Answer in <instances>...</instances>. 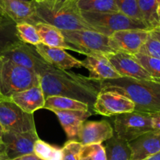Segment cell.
<instances>
[{
  "label": "cell",
  "mask_w": 160,
  "mask_h": 160,
  "mask_svg": "<svg viewBox=\"0 0 160 160\" xmlns=\"http://www.w3.org/2000/svg\"><path fill=\"white\" fill-rule=\"evenodd\" d=\"M38 78L45 98L53 95L67 97L88 104L92 109L101 91L99 81L53 67L38 74Z\"/></svg>",
  "instance_id": "cell-1"
},
{
  "label": "cell",
  "mask_w": 160,
  "mask_h": 160,
  "mask_svg": "<svg viewBox=\"0 0 160 160\" xmlns=\"http://www.w3.org/2000/svg\"><path fill=\"white\" fill-rule=\"evenodd\" d=\"M100 89L124 95L133 102L136 112L148 114L160 112L159 81L120 78L100 81Z\"/></svg>",
  "instance_id": "cell-2"
},
{
  "label": "cell",
  "mask_w": 160,
  "mask_h": 160,
  "mask_svg": "<svg viewBox=\"0 0 160 160\" xmlns=\"http://www.w3.org/2000/svg\"><path fill=\"white\" fill-rule=\"evenodd\" d=\"M38 23H46L64 31H95L83 20L76 6L55 7L46 1L35 2V17L33 25Z\"/></svg>",
  "instance_id": "cell-3"
},
{
  "label": "cell",
  "mask_w": 160,
  "mask_h": 160,
  "mask_svg": "<svg viewBox=\"0 0 160 160\" xmlns=\"http://www.w3.org/2000/svg\"><path fill=\"white\" fill-rule=\"evenodd\" d=\"M38 85L39 78L35 72L0 56V98L10 99L15 94Z\"/></svg>",
  "instance_id": "cell-4"
},
{
  "label": "cell",
  "mask_w": 160,
  "mask_h": 160,
  "mask_svg": "<svg viewBox=\"0 0 160 160\" xmlns=\"http://www.w3.org/2000/svg\"><path fill=\"white\" fill-rule=\"evenodd\" d=\"M81 17L95 31L109 36L112 33L123 30H145L150 28L142 20H134L120 12H81Z\"/></svg>",
  "instance_id": "cell-5"
},
{
  "label": "cell",
  "mask_w": 160,
  "mask_h": 160,
  "mask_svg": "<svg viewBox=\"0 0 160 160\" xmlns=\"http://www.w3.org/2000/svg\"><path fill=\"white\" fill-rule=\"evenodd\" d=\"M62 31L66 42L77 50V52L88 56L94 53L109 54L115 52L109 44V37L95 31Z\"/></svg>",
  "instance_id": "cell-6"
},
{
  "label": "cell",
  "mask_w": 160,
  "mask_h": 160,
  "mask_svg": "<svg viewBox=\"0 0 160 160\" xmlns=\"http://www.w3.org/2000/svg\"><path fill=\"white\" fill-rule=\"evenodd\" d=\"M113 122L116 135L128 142L153 130L152 115L145 112L133 111L120 114Z\"/></svg>",
  "instance_id": "cell-7"
},
{
  "label": "cell",
  "mask_w": 160,
  "mask_h": 160,
  "mask_svg": "<svg viewBox=\"0 0 160 160\" xmlns=\"http://www.w3.org/2000/svg\"><path fill=\"white\" fill-rule=\"evenodd\" d=\"M0 123L4 132L23 133L36 130L33 114L23 112L10 99L0 98Z\"/></svg>",
  "instance_id": "cell-8"
},
{
  "label": "cell",
  "mask_w": 160,
  "mask_h": 160,
  "mask_svg": "<svg viewBox=\"0 0 160 160\" xmlns=\"http://www.w3.org/2000/svg\"><path fill=\"white\" fill-rule=\"evenodd\" d=\"M96 114L112 117L134 111V104L128 98L115 92L101 91L92 106Z\"/></svg>",
  "instance_id": "cell-9"
},
{
  "label": "cell",
  "mask_w": 160,
  "mask_h": 160,
  "mask_svg": "<svg viewBox=\"0 0 160 160\" xmlns=\"http://www.w3.org/2000/svg\"><path fill=\"white\" fill-rule=\"evenodd\" d=\"M1 56L16 65L33 70L38 75L52 67L41 57L34 46L23 42L3 53Z\"/></svg>",
  "instance_id": "cell-10"
},
{
  "label": "cell",
  "mask_w": 160,
  "mask_h": 160,
  "mask_svg": "<svg viewBox=\"0 0 160 160\" xmlns=\"http://www.w3.org/2000/svg\"><path fill=\"white\" fill-rule=\"evenodd\" d=\"M149 36V31L123 30L116 31L109 36V44L115 52L134 56L139 52Z\"/></svg>",
  "instance_id": "cell-11"
},
{
  "label": "cell",
  "mask_w": 160,
  "mask_h": 160,
  "mask_svg": "<svg viewBox=\"0 0 160 160\" xmlns=\"http://www.w3.org/2000/svg\"><path fill=\"white\" fill-rule=\"evenodd\" d=\"M38 139L39 138L35 130L23 133L4 132L1 141L4 144L7 156L13 160L34 153V145Z\"/></svg>",
  "instance_id": "cell-12"
},
{
  "label": "cell",
  "mask_w": 160,
  "mask_h": 160,
  "mask_svg": "<svg viewBox=\"0 0 160 160\" xmlns=\"http://www.w3.org/2000/svg\"><path fill=\"white\" fill-rule=\"evenodd\" d=\"M106 56L121 78L159 81L153 78L144 69V67L138 62L134 56L122 52H112L106 54Z\"/></svg>",
  "instance_id": "cell-13"
},
{
  "label": "cell",
  "mask_w": 160,
  "mask_h": 160,
  "mask_svg": "<svg viewBox=\"0 0 160 160\" xmlns=\"http://www.w3.org/2000/svg\"><path fill=\"white\" fill-rule=\"evenodd\" d=\"M114 130L107 120L83 122L78 131L77 142L82 145L91 144H102L111 138Z\"/></svg>",
  "instance_id": "cell-14"
},
{
  "label": "cell",
  "mask_w": 160,
  "mask_h": 160,
  "mask_svg": "<svg viewBox=\"0 0 160 160\" xmlns=\"http://www.w3.org/2000/svg\"><path fill=\"white\" fill-rule=\"evenodd\" d=\"M81 62L82 67L88 70L91 79L102 81L121 78L105 54L88 55Z\"/></svg>",
  "instance_id": "cell-15"
},
{
  "label": "cell",
  "mask_w": 160,
  "mask_h": 160,
  "mask_svg": "<svg viewBox=\"0 0 160 160\" xmlns=\"http://www.w3.org/2000/svg\"><path fill=\"white\" fill-rule=\"evenodd\" d=\"M34 48L41 57L52 67L62 70H67L73 67H81V60L72 56L64 49L59 48H52L44 44H40Z\"/></svg>",
  "instance_id": "cell-16"
},
{
  "label": "cell",
  "mask_w": 160,
  "mask_h": 160,
  "mask_svg": "<svg viewBox=\"0 0 160 160\" xmlns=\"http://www.w3.org/2000/svg\"><path fill=\"white\" fill-rule=\"evenodd\" d=\"M131 160H142L160 152V131L152 130L129 142Z\"/></svg>",
  "instance_id": "cell-17"
},
{
  "label": "cell",
  "mask_w": 160,
  "mask_h": 160,
  "mask_svg": "<svg viewBox=\"0 0 160 160\" xmlns=\"http://www.w3.org/2000/svg\"><path fill=\"white\" fill-rule=\"evenodd\" d=\"M0 7L14 23L27 22L34 24L35 17L34 0H0Z\"/></svg>",
  "instance_id": "cell-18"
},
{
  "label": "cell",
  "mask_w": 160,
  "mask_h": 160,
  "mask_svg": "<svg viewBox=\"0 0 160 160\" xmlns=\"http://www.w3.org/2000/svg\"><path fill=\"white\" fill-rule=\"evenodd\" d=\"M17 106L27 113L33 114L36 110L44 109L45 98L40 85L15 94L10 98Z\"/></svg>",
  "instance_id": "cell-19"
},
{
  "label": "cell",
  "mask_w": 160,
  "mask_h": 160,
  "mask_svg": "<svg viewBox=\"0 0 160 160\" xmlns=\"http://www.w3.org/2000/svg\"><path fill=\"white\" fill-rule=\"evenodd\" d=\"M59 119L69 140L77 141L78 131L83 122L92 115V111L53 110Z\"/></svg>",
  "instance_id": "cell-20"
},
{
  "label": "cell",
  "mask_w": 160,
  "mask_h": 160,
  "mask_svg": "<svg viewBox=\"0 0 160 160\" xmlns=\"http://www.w3.org/2000/svg\"><path fill=\"white\" fill-rule=\"evenodd\" d=\"M34 26L38 32L42 44L52 48L71 50L77 52V50L66 42L60 30L43 23H38Z\"/></svg>",
  "instance_id": "cell-21"
},
{
  "label": "cell",
  "mask_w": 160,
  "mask_h": 160,
  "mask_svg": "<svg viewBox=\"0 0 160 160\" xmlns=\"http://www.w3.org/2000/svg\"><path fill=\"white\" fill-rule=\"evenodd\" d=\"M106 159L107 160H131V149L129 142L112 136L106 142Z\"/></svg>",
  "instance_id": "cell-22"
},
{
  "label": "cell",
  "mask_w": 160,
  "mask_h": 160,
  "mask_svg": "<svg viewBox=\"0 0 160 160\" xmlns=\"http://www.w3.org/2000/svg\"><path fill=\"white\" fill-rule=\"evenodd\" d=\"M44 109L48 110H73V111H91L88 104L67 98V97L53 95L45 98Z\"/></svg>",
  "instance_id": "cell-23"
},
{
  "label": "cell",
  "mask_w": 160,
  "mask_h": 160,
  "mask_svg": "<svg viewBox=\"0 0 160 160\" xmlns=\"http://www.w3.org/2000/svg\"><path fill=\"white\" fill-rule=\"evenodd\" d=\"M76 6L78 10L81 12H120L115 0H78Z\"/></svg>",
  "instance_id": "cell-24"
},
{
  "label": "cell",
  "mask_w": 160,
  "mask_h": 160,
  "mask_svg": "<svg viewBox=\"0 0 160 160\" xmlns=\"http://www.w3.org/2000/svg\"><path fill=\"white\" fill-rule=\"evenodd\" d=\"M143 21L150 30L159 28L157 0H137Z\"/></svg>",
  "instance_id": "cell-25"
},
{
  "label": "cell",
  "mask_w": 160,
  "mask_h": 160,
  "mask_svg": "<svg viewBox=\"0 0 160 160\" xmlns=\"http://www.w3.org/2000/svg\"><path fill=\"white\" fill-rule=\"evenodd\" d=\"M22 43L17 35L16 23L0 26V56Z\"/></svg>",
  "instance_id": "cell-26"
},
{
  "label": "cell",
  "mask_w": 160,
  "mask_h": 160,
  "mask_svg": "<svg viewBox=\"0 0 160 160\" xmlns=\"http://www.w3.org/2000/svg\"><path fill=\"white\" fill-rule=\"evenodd\" d=\"M17 35L23 43L36 46L42 43V40L35 26L27 22L16 23Z\"/></svg>",
  "instance_id": "cell-27"
},
{
  "label": "cell",
  "mask_w": 160,
  "mask_h": 160,
  "mask_svg": "<svg viewBox=\"0 0 160 160\" xmlns=\"http://www.w3.org/2000/svg\"><path fill=\"white\" fill-rule=\"evenodd\" d=\"M34 154L42 160H62L61 148L52 146L41 139H38L34 143Z\"/></svg>",
  "instance_id": "cell-28"
},
{
  "label": "cell",
  "mask_w": 160,
  "mask_h": 160,
  "mask_svg": "<svg viewBox=\"0 0 160 160\" xmlns=\"http://www.w3.org/2000/svg\"><path fill=\"white\" fill-rule=\"evenodd\" d=\"M79 160H107L105 147L102 144L82 145L79 152Z\"/></svg>",
  "instance_id": "cell-29"
},
{
  "label": "cell",
  "mask_w": 160,
  "mask_h": 160,
  "mask_svg": "<svg viewBox=\"0 0 160 160\" xmlns=\"http://www.w3.org/2000/svg\"><path fill=\"white\" fill-rule=\"evenodd\" d=\"M134 57L153 78L160 81V59L140 53L134 55Z\"/></svg>",
  "instance_id": "cell-30"
},
{
  "label": "cell",
  "mask_w": 160,
  "mask_h": 160,
  "mask_svg": "<svg viewBox=\"0 0 160 160\" xmlns=\"http://www.w3.org/2000/svg\"><path fill=\"white\" fill-rule=\"evenodd\" d=\"M115 2L119 11L121 13L134 20L143 21L137 0H115Z\"/></svg>",
  "instance_id": "cell-31"
},
{
  "label": "cell",
  "mask_w": 160,
  "mask_h": 160,
  "mask_svg": "<svg viewBox=\"0 0 160 160\" xmlns=\"http://www.w3.org/2000/svg\"><path fill=\"white\" fill-rule=\"evenodd\" d=\"M81 145L77 141H67L61 148L62 152V160H79V152Z\"/></svg>",
  "instance_id": "cell-32"
},
{
  "label": "cell",
  "mask_w": 160,
  "mask_h": 160,
  "mask_svg": "<svg viewBox=\"0 0 160 160\" xmlns=\"http://www.w3.org/2000/svg\"><path fill=\"white\" fill-rule=\"evenodd\" d=\"M138 53L160 59V42L152 37L149 34L148 39L142 45Z\"/></svg>",
  "instance_id": "cell-33"
},
{
  "label": "cell",
  "mask_w": 160,
  "mask_h": 160,
  "mask_svg": "<svg viewBox=\"0 0 160 160\" xmlns=\"http://www.w3.org/2000/svg\"><path fill=\"white\" fill-rule=\"evenodd\" d=\"M151 115L153 130H158V131H160V112L151 114Z\"/></svg>",
  "instance_id": "cell-34"
},
{
  "label": "cell",
  "mask_w": 160,
  "mask_h": 160,
  "mask_svg": "<svg viewBox=\"0 0 160 160\" xmlns=\"http://www.w3.org/2000/svg\"><path fill=\"white\" fill-rule=\"evenodd\" d=\"M78 1V0H56L53 6L59 7V6H76V3Z\"/></svg>",
  "instance_id": "cell-35"
},
{
  "label": "cell",
  "mask_w": 160,
  "mask_h": 160,
  "mask_svg": "<svg viewBox=\"0 0 160 160\" xmlns=\"http://www.w3.org/2000/svg\"><path fill=\"white\" fill-rule=\"evenodd\" d=\"M14 23V22L6 15V12L0 7V26L9 24V23Z\"/></svg>",
  "instance_id": "cell-36"
},
{
  "label": "cell",
  "mask_w": 160,
  "mask_h": 160,
  "mask_svg": "<svg viewBox=\"0 0 160 160\" xmlns=\"http://www.w3.org/2000/svg\"><path fill=\"white\" fill-rule=\"evenodd\" d=\"M13 160H42V159H40L39 157H38L35 154L32 153V154L26 155V156H21V157L17 158V159H15Z\"/></svg>",
  "instance_id": "cell-37"
},
{
  "label": "cell",
  "mask_w": 160,
  "mask_h": 160,
  "mask_svg": "<svg viewBox=\"0 0 160 160\" xmlns=\"http://www.w3.org/2000/svg\"><path fill=\"white\" fill-rule=\"evenodd\" d=\"M150 35L160 42V28H156L149 31Z\"/></svg>",
  "instance_id": "cell-38"
},
{
  "label": "cell",
  "mask_w": 160,
  "mask_h": 160,
  "mask_svg": "<svg viewBox=\"0 0 160 160\" xmlns=\"http://www.w3.org/2000/svg\"><path fill=\"white\" fill-rule=\"evenodd\" d=\"M142 160H160V152L156 153V154L153 155V156H151L149 157L145 158V159Z\"/></svg>",
  "instance_id": "cell-39"
},
{
  "label": "cell",
  "mask_w": 160,
  "mask_h": 160,
  "mask_svg": "<svg viewBox=\"0 0 160 160\" xmlns=\"http://www.w3.org/2000/svg\"><path fill=\"white\" fill-rule=\"evenodd\" d=\"M6 154V148H5L4 144L2 143V141H0V156Z\"/></svg>",
  "instance_id": "cell-40"
},
{
  "label": "cell",
  "mask_w": 160,
  "mask_h": 160,
  "mask_svg": "<svg viewBox=\"0 0 160 160\" xmlns=\"http://www.w3.org/2000/svg\"><path fill=\"white\" fill-rule=\"evenodd\" d=\"M0 160H12V159H9V158L7 156V155L5 154L3 155V156H0Z\"/></svg>",
  "instance_id": "cell-41"
},
{
  "label": "cell",
  "mask_w": 160,
  "mask_h": 160,
  "mask_svg": "<svg viewBox=\"0 0 160 160\" xmlns=\"http://www.w3.org/2000/svg\"><path fill=\"white\" fill-rule=\"evenodd\" d=\"M3 134H4V130H3V128L2 126L1 123H0V139H1L2 137Z\"/></svg>",
  "instance_id": "cell-42"
},
{
  "label": "cell",
  "mask_w": 160,
  "mask_h": 160,
  "mask_svg": "<svg viewBox=\"0 0 160 160\" xmlns=\"http://www.w3.org/2000/svg\"><path fill=\"white\" fill-rule=\"evenodd\" d=\"M157 5H158V15L160 14V0H157Z\"/></svg>",
  "instance_id": "cell-43"
},
{
  "label": "cell",
  "mask_w": 160,
  "mask_h": 160,
  "mask_svg": "<svg viewBox=\"0 0 160 160\" xmlns=\"http://www.w3.org/2000/svg\"><path fill=\"white\" fill-rule=\"evenodd\" d=\"M45 1L47 2H48L49 3V4H51V5H54L55 4V2H56V0H45Z\"/></svg>",
  "instance_id": "cell-44"
},
{
  "label": "cell",
  "mask_w": 160,
  "mask_h": 160,
  "mask_svg": "<svg viewBox=\"0 0 160 160\" xmlns=\"http://www.w3.org/2000/svg\"><path fill=\"white\" fill-rule=\"evenodd\" d=\"M45 1V0H34V2H43Z\"/></svg>",
  "instance_id": "cell-45"
},
{
  "label": "cell",
  "mask_w": 160,
  "mask_h": 160,
  "mask_svg": "<svg viewBox=\"0 0 160 160\" xmlns=\"http://www.w3.org/2000/svg\"><path fill=\"white\" fill-rule=\"evenodd\" d=\"M159 28H160V14L159 15Z\"/></svg>",
  "instance_id": "cell-46"
},
{
  "label": "cell",
  "mask_w": 160,
  "mask_h": 160,
  "mask_svg": "<svg viewBox=\"0 0 160 160\" xmlns=\"http://www.w3.org/2000/svg\"><path fill=\"white\" fill-rule=\"evenodd\" d=\"M19 1H28V0H19Z\"/></svg>",
  "instance_id": "cell-47"
},
{
  "label": "cell",
  "mask_w": 160,
  "mask_h": 160,
  "mask_svg": "<svg viewBox=\"0 0 160 160\" xmlns=\"http://www.w3.org/2000/svg\"><path fill=\"white\" fill-rule=\"evenodd\" d=\"M0 141H1V139H0Z\"/></svg>",
  "instance_id": "cell-48"
}]
</instances>
